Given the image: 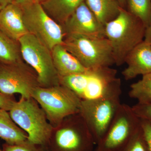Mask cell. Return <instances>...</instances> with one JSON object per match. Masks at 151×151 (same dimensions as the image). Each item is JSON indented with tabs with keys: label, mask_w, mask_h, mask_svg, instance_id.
<instances>
[{
	"label": "cell",
	"mask_w": 151,
	"mask_h": 151,
	"mask_svg": "<svg viewBox=\"0 0 151 151\" xmlns=\"http://www.w3.org/2000/svg\"><path fill=\"white\" fill-rule=\"evenodd\" d=\"M111 67L87 69L83 73L60 77V83L74 92L81 100L120 96L122 81Z\"/></svg>",
	"instance_id": "cell-1"
},
{
	"label": "cell",
	"mask_w": 151,
	"mask_h": 151,
	"mask_svg": "<svg viewBox=\"0 0 151 151\" xmlns=\"http://www.w3.org/2000/svg\"><path fill=\"white\" fill-rule=\"evenodd\" d=\"M146 29L140 19L122 8L118 16L105 25V37L111 44L115 64L125 63L130 52L144 40Z\"/></svg>",
	"instance_id": "cell-2"
},
{
	"label": "cell",
	"mask_w": 151,
	"mask_h": 151,
	"mask_svg": "<svg viewBox=\"0 0 151 151\" xmlns=\"http://www.w3.org/2000/svg\"><path fill=\"white\" fill-rule=\"evenodd\" d=\"M64 37L63 45L85 68L115 64L111 44L106 37L70 34Z\"/></svg>",
	"instance_id": "cell-3"
},
{
	"label": "cell",
	"mask_w": 151,
	"mask_h": 151,
	"mask_svg": "<svg viewBox=\"0 0 151 151\" xmlns=\"http://www.w3.org/2000/svg\"><path fill=\"white\" fill-rule=\"evenodd\" d=\"M31 97L40 105L54 128L66 117L80 112L81 99L72 90L60 84L47 87L38 86Z\"/></svg>",
	"instance_id": "cell-4"
},
{
	"label": "cell",
	"mask_w": 151,
	"mask_h": 151,
	"mask_svg": "<svg viewBox=\"0 0 151 151\" xmlns=\"http://www.w3.org/2000/svg\"><path fill=\"white\" fill-rule=\"evenodd\" d=\"M37 104L32 97H21L9 111V114L14 122L27 134L29 142L35 145H46L54 128Z\"/></svg>",
	"instance_id": "cell-5"
},
{
	"label": "cell",
	"mask_w": 151,
	"mask_h": 151,
	"mask_svg": "<svg viewBox=\"0 0 151 151\" xmlns=\"http://www.w3.org/2000/svg\"><path fill=\"white\" fill-rule=\"evenodd\" d=\"M50 141L54 151H94L96 145L93 135L79 113L66 117L54 128Z\"/></svg>",
	"instance_id": "cell-6"
},
{
	"label": "cell",
	"mask_w": 151,
	"mask_h": 151,
	"mask_svg": "<svg viewBox=\"0 0 151 151\" xmlns=\"http://www.w3.org/2000/svg\"><path fill=\"white\" fill-rule=\"evenodd\" d=\"M18 41L21 54L35 71L40 86L47 87L60 84L51 50L29 33L21 37Z\"/></svg>",
	"instance_id": "cell-7"
},
{
	"label": "cell",
	"mask_w": 151,
	"mask_h": 151,
	"mask_svg": "<svg viewBox=\"0 0 151 151\" xmlns=\"http://www.w3.org/2000/svg\"><path fill=\"white\" fill-rule=\"evenodd\" d=\"M140 119L132 107L122 104L115 118L94 151H122L140 128Z\"/></svg>",
	"instance_id": "cell-8"
},
{
	"label": "cell",
	"mask_w": 151,
	"mask_h": 151,
	"mask_svg": "<svg viewBox=\"0 0 151 151\" xmlns=\"http://www.w3.org/2000/svg\"><path fill=\"white\" fill-rule=\"evenodd\" d=\"M22 8L28 33L51 51L58 45L63 44L65 35L62 26L47 14L40 3L35 1Z\"/></svg>",
	"instance_id": "cell-9"
},
{
	"label": "cell",
	"mask_w": 151,
	"mask_h": 151,
	"mask_svg": "<svg viewBox=\"0 0 151 151\" xmlns=\"http://www.w3.org/2000/svg\"><path fill=\"white\" fill-rule=\"evenodd\" d=\"M121 104L120 96L81 100L79 113L93 135L96 145L105 135Z\"/></svg>",
	"instance_id": "cell-10"
},
{
	"label": "cell",
	"mask_w": 151,
	"mask_h": 151,
	"mask_svg": "<svg viewBox=\"0 0 151 151\" xmlns=\"http://www.w3.org/2000/svg\"><path fill=\"white\" fill-rule=\"evenodd\" d=\"M37 76L34 75L20 62L0 65V91L5 94H20L31 97L32 92L40 86Z\"/></svg>",
	"instance_id": "cell-11"
},
{
	"label": "cell",
	"mask_w": 151,
	"mask_h": 151,
	"mask_svg": "<svg viewBox=\"0 0 151 151\" xmlns=\"http://www.w3.org/2000/svg\"><path fill=\"white\" fill-rule=\"evenodd\" d=\"M61 26L65 35L77 34L106 37L105 26L98 21L85 1L78 6Z\"/></svg>",
	"instance_id": "cell-12"
},
{
	"label": "cell",
	"mask_w": 151,
	"mask_h": 151,
	"mask_svg": "<svg viewBox=\"0 0 151 151\" xmlns=\"http://www.w3.org/2000/svg\"><path fill=\"white\" fill-rule=\"evenodd\" d=\"M127 67L122 74L126 80L151 72V44L143 41L130 52L125 60Z\"/></svg>",
	"instance_id": "cell-13"
},
{
	"label": "cell",
	"mask_w": 151,
	"mask_h": 151,
	"mask_svg": "<svg viewBox=\"0 0 151 151\" xmlns=\"http://www.w3.org/2000/svg\"><path fill=\"white\" fill-rule=\"evenodd\" d=\"M0 30L15 41L28 33L21 7L13 3L3 8L0 12Z\"/></svg>",
	"instance_id": "cell-14"
},
{
	"label": "cell",
	"mask_w": 151,
	"mask_h": 151,
	"mask_svg": "<svg viewBox=\"0 0 151 151\" xmlns=\"http://www.w3.org/2000/svg\"><path fill=\"white\" fill-rule=\"evenodd\" d=\"M51 53L55 67L60 77L82 73L87 70L63 44L55 46Z\"/></svg>",
	"instance_id": "cell-15"
},
{
	"label": "cell",
	"mask_w": 151,
	"mask_h": 151,
	"mask_svg": "<svg viewBox=\"0 0 151 151\" xmlns=\"http://www.w3.org/2000/svg\"><path fill=\"white\" fill-rule=\"evenodd\" d=\"M85 0H47L40 4L44 10L62 25Z\"/></svg>",
	"instance_id": "cell-16"
},
{
	"label": "cell",
	"mask_w": 151,
	"mask_h": 151,
	"mask_svg": "<svg viewBox=\"0 0 151 151\" xmlns=\"http://www.w3.org/2000/svg\"><path fill=\"white\" fill-rule=\"evenodd\" d=\"M0 138L11 145H19L28 141L27 134L19 128L8 111L2 109H0Z\"/></svg>",
	"instance_id": "cell-17"
},
{
	"label": "cell",
	"mask_w": 151,
	"mask_h": 151,
	"mask_svg": "<svg viewBox=\"0 0 151 151\" xmlns=\"http://www.w3.org/2000/svg\"><path fill=\"white\" fill-rule=\"evenodd\" d=\"M85 2L104 26L116 18L122 8L117 0H85Z\"/></svg>",
	"instance_id": "cell-18"
},
{
	"label": "cell",
	"mask_w": 151,
	"mask_h": 151,
	"mask_svg": "<svg viewBox=\"0 0 151 151\" xmlns=\"http://www.w3.org/2000/svg\"><path fill=\"white\" fill-rule=\"evenodd\" d=\"M0 30V63L13 64L20 62V52L17 45Z\"/></svg>",
	"instance_id": "cell-19"
},
{
	"label": "cell",
	"mask_w": 151,
	"mask_h": 151,
	"mask_svg": "<svg viewBox=\"0 0 151 151\" xmlns=\"http://www.w3.org/2000/svg\"><path fill=\"white\" fill-rule=\"evenodd\" d=\"M129 95L139 104L151 103V72L142 76V78L130 86Z\"/></svg>",
	"instance_id": "cell-20"
},
{
	"label": "cell",
	"mask_w": 151,
	"mask_h": 151,
	"mask_svg": "<svg viewBox=\"0 0 151 151\" xmlns=\"http://www.w3.org/2000/svg\"><path fill=\"white\" fill-rule=\"evenodd\" d=\"M128 12L148 27L151 22V0H126Z\"/></svg>",
	"instance_id": "cell-21"
},
{
	"label": "cell",
	"mask_w": 151,
	"mask_h": 151,
	"mask_svg": "<svg viewBox=\"0 0 151 151\" xmlns=\"http://www.w3.org/2000/svg\"><path fill=\"white\" fill-rule=\"evenodd\" d=\"M122 151H149L141 126Z\"/></svg>",
	"instance_id": "cell-22"
},
{
	"label": "cell",
	"mask_w": 151,
	"mask_h": 151,
	"mask_svg": "<svg viewBox=\"0 0 151 151\" xmlns=\"http://www.w3.org/2000/svg\"><path fill=\"white\" fill-rule=\"evenodd\" d=\"M132 108L138 118L151 122V103L148 104L137 103L132 106Z\"/></svg>",
	"instance_id": "cell-23"
},
{
	"label": "cell",
	"mask_w": 151,
	"mask_h": 151,
	"mask_svg": "<svg viewBox=\"0 0 151 151\" xmlns=\"http://www.w3.org/2000/svg\"><path fill=\"white\" fill-rule=\"evenodd\" d=\"M37 146L27 141L22 144L11 145L6 143L3 145L4 151H43L37 148Z\"/></svg>",
	"instance_id": "cell-24"
},
{
	"label": "cell",
	"mask_w": 151,
	"mask_h": 151,
	"mask_svg": "<svg viewBox=\"0 0 151 151\" xmlns=\"http://www.w3.org/2000/svg\"><path fill=\"white\" fill-rule=\"evenodd\" d=\"M16 102L13 95L5 94L0 91V109L9 111Z\"/></svg>",
	"instance_id": "cell-25"
},
{
	"label": "cell",
	"mask_w": 151,
	"mask_h": 151,
	"mask_svg": "<svg viewBox=\"0 0 151 151\" xmlns=\"http://www.w3.org/2000/svg\"><path fill=\"white\" fill-rule=\"evenodd\" d=\"M140 123L149 150L151 151V122L140 119Z\"/></svg>",
	"instance_id": "cell-26"
},
{
	"label": "cell",
	"mask_w": 151,
	"mask_h": 151,
	"mask_svg": "<svg viewBox=\"0 0 151 151\" xmlns=\"http://www.w3.org/2000/svg\"><path fill=\"white\" fill-rule=\"evenodd\" d=\"M14 3L22 8L29 5L35 2L34 0H13Z\"/></svg>",
	"instance_id": "cell-27"
},
{
	"label": "cell",
	"mask_w": 151,
	"mask_h": 151,
	"mask_svg": "<svg viewBox=\"0 0 151 151\" xmlns=\"http://www.w3.org/2000/svg\"><path fill=\"white\" fill-rule=\"evenodd\" d=\"M144 41L146 42L151 44V22L150 26L146 29Z\"/></svg>",
	"instance_id": "cell-28"
},
{
	"label": "cell",
	"mask_w": 151,
	"mask_h": 151,
	"mask_svg": "<svg viewBox=\"0 0 151 151\" xmlns=\"http://www.w3.org/2000/svg\"><path fill=\"white\" fill-rule=\"evenodd\" d=\"M13 3H14L13 0H0V5L3 8Z\"/></svg>",
	"instance_id": "cell-29"
},
{
	"label": "cell",
	"mask_w": 151,
	"mask_h": 151,
	"mask_svg": "<svg viewBox=\"0 0 151 151\" xmlns=\"http://www.w3.org/2000/svg\"><path fill=\"white\" fill-rule=\"evenodd\" d=\"M117 1L119 2V4L120 5V6H121L122 8L124 9L125 6L127 5L126 0H117Z\"/></svg>",
	"instance_id": "cell-30"
},
{
	"label": "cell",
	"mask_w": 151,
	"mask_h": 151,
	"mask_svg": "<svg viewBox=\"0 0 151 151\" xmlns=\"http://www.w3.org/2000/svg\"><path fill=\"white\" fill-rule=\"evenodd\" d=\"M46 1L47 0H34L35 1L40 3V4H41L43 2Z\"/></svg>",
	"instance_id": "cell-31"
},
{
	"label": "cell",
	"mask_w": 151,
	"mask_h": 151,
	"mask_svg": "<svg viewBox=\"0 0 151 151\" xmlns=\"http://www.w3.org/2000/svg\"><path fill=\"white\" fill-rule=\"evenodd\" d=\"M3 8V7L2 6H1L0 5V12H1V10Z\"/></svg>",
	"instance_id": "cell-32"
},
{
	"label": "cell",
	"mask_w": 151,
	"mask_h": 151,
	"mask_svg": "<svg viewBox=\"0 0 151 151\" xmlns=\"http://www.w3.org/2000/svg\"><path fill=\"white\" fill-rule=\"evenodd\" d=\"M0 151H1V150H0Z\"/></svg>",
	"instance_id": "cell-33"
},
{
	"label": "cell",
	"mask_w": 151,
	"mask_h": 151,
	"mask_svg": "<svg viewBox=\"0 0 151 151\" xmlns=\"http://www.w3.org/2000/svg\"></svg>",
	"instance_id": "cell-34"
}]
</instances>
